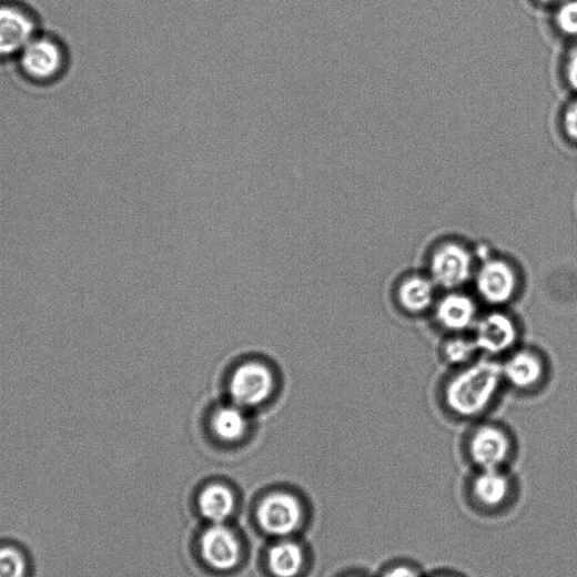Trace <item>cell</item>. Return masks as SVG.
Masks as SVG:
<instances>
[{
  "label": "cell",
  "instance_id": "8992f818",
  "mask_svg": "<svg viewBox=\"0 0 577 577\" xmlns=\"http://www.w3.org/2000/svg\"><path fill=\"white\" fill-rule=\"evenodd\" d=\"M476 288L486 303L490 305L507 304L517 293V273L505 261L488 260L476 273Z\"/></svg>",
  "mask_w": 577,
  "mask_h": 577
},
{
  "label": "cell",
  "instance_id": "4fadbf2b",
  "mask_svg": "<svg viewBox=\"0 0 577 577\" xmlns=\"http://www.w3.org/2000/svg\"><path fill=\"white\" fill-rule=\"evenodd\" d=\"M476 305L466 295L453 293L437 305L436 316L439 324L448 331L462 332L476 322Z\"/></svg>",
  "mask_w": 577,
  "mask_h": 577
},
{
  "label": "cell",
  "instance_id": "6da1fadb",
  "mask_svg": "<svg viewBox=\"0 0 577 577\" xmlns=\"http://www.w3.org/2000/svg\"><path fill=\"white\" fill-rule=\"evenodd\" d=\"M503 379L502 367L480 361L458 373L447 385L448 408L463 417L482 414L494 399Z\"/></svg>",
  "mask_w": 577,
  "mask_h": 577
},
{
  "label": "cell",
  "instance_id": "7402d4cb",
  "mask_svg": "<svg viewBox=\"0 0 577 577\" xmlns=\"http://www.w3.org/2000/svg\"><path fill=\"white\" fill-rule=\"evenodd\" d=\"M563 83L573 95H577V41L565 51L560 62Z\"/></svg>",
  "mask_w": 577,
  "mask_h": 577
},
{
  "label": "cell",
  "instance_id": "cb8c5ba5",
  "mask_svg": "<svg viewBox=\"0 0 577 577\" xmlns=\"http://www.w3.org/2000/svg\"><path fill=\"white\" fill-rule=\"evenodd\" d=\"M538 3L543 6H554V4H560L564 2V0H537Z\"/></svg>",
  "mask_w": 577,
  "mask_h": 577
},
{
  "label": "cell",
  "instance_id": "7c38bea8",
  "mask_svg": "<svg viewBox=\"0 0 577 577\" xmlns=\"http://www.w3.org/2000/svg\"><path fill=\"white\" fill-rule=\"evenodd\" d=\"M541 358L533 352L515 353L502 367L503 378L519 389H529L540 383L544 377Z\"/></svg>",
  "mask_w": 577,
  "mask_h": 577
},
{
  "label": "cell",
  "instance_id": "e0dca14e",
  "mask_svg": "<svg viewBox=\"0 0 577 577\" xmlns=\"http://www.w3.org/2000/svg\"><path fill=\"white\" fill-rule=\"evenodd\" d=\"M303 560V551L294 543H281L269 554L270 568L276 577H295L302 568Z\"/></svg>",
  "mask_w": 577,
  "mask_h": 577
},
{
  "label": "cell",
  "instance_id": "ac0fdd59",
  "mask_svg": "<svg viewBox=\"0 0 577 577\" xmlns=\"http://www.w3.org/2000/svg\"><path fill=\"white\" fill-rule=\"evenodd\" d=\"M554 28L564 39L577 41V0H564L554 14Z\"/></svg>",
  "mask_w": 577,
  "mask_h": 577
},
{
  "label": "cell",
  "instance_id": "5bb4252c",
  "mask_svg": "<svg viewBox=\"0 0 577 577\" xmlns=\"http://www.w3.org/2000/svg\"><path fill=\"white\" fill-rule=\"evenodd\" d=\"M397 300L409 314H422L435 300V282L422 275L405 279L398 287Z\"/></svg>",
  "mask_w": 577,
  "mask_h": 577
},
{
  "label": "cell",
  "instance_id": "8fae6325",
  "mask_svg": "<svg viewBox=\"0 0 577 577\" xmlns=\"http://www.w3.org/2000/svg\"><path fill=\"white\" fill-rule=\"evenodd\" d=\"M207 422L212 435L230 444L242 441L250 427L247 409L232 402L213 407Z\"/></svg>",
  "mask_w": 577,
  "mask_h": 577
},
{
  "label": "cell",
  "instance_id": "52a82bcc",
  "mask_svg": "<svg viewBox=\"0 0 577 577\" xmlns=\"http://www.w3.org/2000/svg\"><path fill=\"white\" fill-rule=\"evenodd\" d=\"M257 519L262 528L272 535H291L302 522L300 502L284 493L269 495L259 507Z\"/></svg>",
  "mask_w": 577,
  "mask_h": 577
},
{
  "label": "cell",
  "instance_id": "2e32d148",
  "mask_svg": "<svg viewBox=\"0 0 577 577\" xmlns=\"http://www.w3.org/2000/svg\"><path fill=\"white\" fill-rule=\"evenodd\" d=\"M508 479L496 472L486 469L476 478L474 493L478 502L485 507H497L509 494Z\"/></svg>",
  "mask_w": 577,
  "mask_h": 577
},
{
  "label": "cell",
  "instance_id": "5b68a950",
  "mask_svg": "<svg viewBox=\"0 0 577 577\" xmlns=\"http://www.w3.org/2000/svg\"><path fill=\"white\" fill-rule=\"evenodd\" d=\"M473 267V255L466 247L457 243H447L431 256V280L452 291L469 281Z\"/></svg>",
  "mask_w": 577,
  "mask_h": 577
},
{
  "label": "cell",
  "instance_id": "7a4b0ae2",
  "mask_svg": "<svg viewBox=\"0 0 577 577\" xmlns=\"http://www.w3.org/2000/svg\"><path fill=\"white\" fill-rule=\"evenodd\" d=\"M277 370L270 360L247 356L232 370L227 389L231 402L250 409L270 402L279 388Z\"/></svg>",
  "mask_w": 577,
  "mask_h": 577
},
{
  "label": "cell",
  "instance_id": "9a60e30c",
  "mask_svg": "<svg viewBox=\"0 0 577 577\" xmlns=\"http://www.w3.org/2000/svg\"><path fill=\"white\" fill-rule=\"evenodd\" d=\"M234 508V495L225 486H209L200 496V509L202 515L215 524H222L229 519L233 514Z\"/></svg>",
  "mask_w": 577,
  "mask_h": 577
},
{
  "label": "cell",
  "instance_id": "ffe728a7",
  "mask_svg": "<svg viewBox=\"0 0 577 577\" xmlns=\"http://www.w3.org/2000/svg\"><path fill=\"white\" fill-rule=\"evenodd\" d=\"M558 129L566 142L577 149V95H573L558 114Z\"/></svg>",
  "mask_w": 577,
  "mask_h": 577
},
{
  "label": "cell",
  "instance_id": "9c48e42d",
  "mask_svg": "<svg viewBox=\"0 0 577 577\" xmlns=\"http://www.w3.org/2000/svg\"><path fill=\"white\" fill-rule=\"evenodd\" d=\"M517 338L516 323L503 313L488 314L476 324L474 342L478 350L488 354L497 355L509 351Z\"/></svg>",
  "mask_w": 577,
  "mask_h": 577
},
{
  "label": "cell",
  "instance_id": "277c9868",
  "mask_svg": "<svg viewBox=\"0 0 577 577\" xmlns=\"http://www.w3.org/2000/svg\"><path fill=\"white\" fill-rule=\"evenodd\" d=\"M38 14L21 0H0V62L17 60L39 34Z\"/></svg>",
  "mask_w": 577,
  "mask_h": 577
},
{
  "label": "cell",
  "instance_id": "ba28073f",
  "mask_svg": "<svg viewBox=\"0 0 577 577\" xmlns=\"http://www.w3.org/2000/svg\"><path fill=\"white\" fill-rule=\"evenodd\" d=\"M510 451L507 433L493 425L477 428L469 442L470 457L484 470L496 469L508 459Z\"/></svg>",
  "mask_w": 577,
  "mask_h": 577
},
{
  "label": "cell",
  "instance_id": "d6986e66",
  "mask_svg": "<svg viewBox=\"0 0 577 577\" xmlns=\"http://www.w3.org/2000/svg\"><path fill=\"white\" fill-rule=\"evenodd\" d=\"M28 560L17 547L0 546V577H27Z\"/></svg>",
  "mask_w": 577,
  "mask_h": 577
},
{
  "label": "cell",
  "instance_id": "30bf717a",
  "mask_svg": "<svg viewBox=\"0 0 577 577\" xmlns=\"http://www.w3.org/2000/svg\"><path fill=\"white\" fill-rule=\"evenodd\" d=\"M201 546L204 559L216 569L229 570L239 563V540L229 528L220 524L203 534Z\"/></svg>",
  "mask_w": 577,
  "mask_h": 577
},
{
  "label": "cell",
  "instance_id": "44dd1931",
  "mask_svg": "<svg viewBox=\"0 0 577 577\" xmlns=\"http://www.w3.org/2000/svg\"><path fill=\"white\" fill-rule=\"evenodd\" d=\"M476 350L478 348L475 342L464 337H455L446 343L444 353L451 364L463 365L468 363Z\"/></svg>",
  "mask_w": 577,
  "mask_h": 577
},
{
  "label": "cell",
  "instance_id": "3957f363",
  "mask_svg": "<svg viewBox=\"0 0 577 577\" xmlns=\"http://www.w3.org/2000/svg\"><path fill=\"white\" fill-rule=\"evenodd\" d=\"M21 75L31 84L49 87L61 80L69 67V52L58 37L40 32L17 58Z\"/></svg>",
  "mask_w": 577,
  "mask_h": 577
},
{
  "label": "cell",
  "instance_id": "603a6c76",
  "mask_svg": "<svg viewBox=\"0 0 577 577\" xmlns=\"http://www.w3.org/2000/svg\"><path fill=\"white\" fill-rule=\"evenodd\" d=\"M385 577H418L416 571L406 566L391 569Z\"/></svg>",
  "mask_w": 577,
  "mask_h": 577
}]
</instances>
